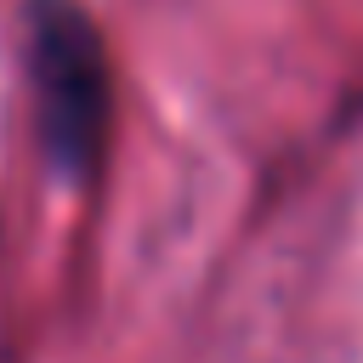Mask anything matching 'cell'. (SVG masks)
<instances>
[{"label":"cell","mask_w":363,"mask_h":363,"mask_svg":"<svg viewBox=\"0 0 363 363\" xmlns=\"http://www.w3.org/2000/svg\"><path fill=\"white\" fill-rule=\"evenodd\" d=\"M28 74L40 113V153L62 187H85L102 170L113 74L96 23L74 0H28Z\"/></svg>","instance_id":"cell-1"}]
</instances>
